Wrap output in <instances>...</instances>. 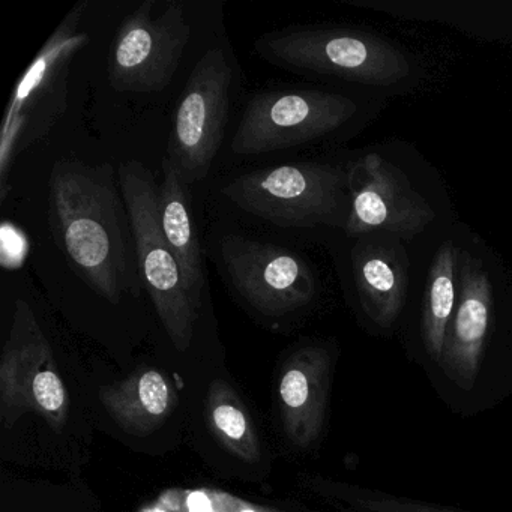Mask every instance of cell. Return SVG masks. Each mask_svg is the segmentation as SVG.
<instances>
[{"label":"cell","instance_id":"6da1fadb","mask_svg":"<svg viewBox=\"0 0 512 512\" xmlns=\"http://www.w3.org/2000/svg\"><path fill=\"white\" fill-rule=\"evenodd\" d=\"M49 223L77 275L110 304L143 289L127 205L110 164L59 160L49 178Z\"/></svg>","mask_w":512,"mask_h":512},{"label":"cell","instance_id":"7a4b0ae2","mask_svg":"<svg viewBox=\"0 0 512 512\" xmlns=\"http://www.w3.org/2000/svg\"><path fill=\"white\" fill-rule=\"evenodd\" d=\"M88 2H79L41 47L11 94L0 130V200L10 193L14 161L49 136L68 107V80L74 58L89 44L80 29Z\"/></svg>","mask_w":512,"mask_h":512},{"label":"cell","instance_id":"3957f363","mask_svg":"<svg viewBox=\"0 0 512 512\" xmlns=\"http://www.w3.org/2000/svg\"><path fill=\"white\" fill-rule=\"evenodd\" d=\"M221 193L236 208L284 229H346L350 217L349 172L334 164L253 170L227 182Z\"/></svg>","mask_w":512,"mask_h":512},{"label":"cell","instance_id":"277c9868","mask_svg":"<svg viewBox=\"0 0 512 512\" xmlns=\"http://www.w3.org/2000/svg\"><path fill=\"white\" fill-rule=\"evenodd\" d=\"M118 179L130 217L143 289L148 292L173 346L185 352L193 341L200 302L188 292L181 268L164 236L158 206L160 185L139 161L121 164Z\"/></svg>","mask_w":512,"mask_h":512},{"label":"cell","instance_id":"5b68a950","mask_svg":"<svg viewBox=\"0 0 512 512\" xmlns=\"http://www.w3.org/2000/svg\"><path fill=\"white\" fill-rule=\"evenodd\" d=\"M254 52L284 70L371 86H394L410 74L409 59L400 47L376 35L346 29L269 32L254 43Z\"/></svg>","mask_w":512,"mask_h":512},{"label":"cell","instance_id":"8992f818","mask_svg":"<svg viewBox=\"0 0 512 512\" xmlns=\"http://www.w3.org/2000/svg\"><path fill=\"white\" fill-rule=\"evenodd\" d=\"M158 7L146 0L116 29L110 53V88L122 94H155L172 83L191 38V25L182 2Z\"/></svg>","mask_w":512,"mask_h":512},{"label":"cell","instance_id":"52a82bcc","mask_svg":"<svg viewBox=\"0 0 512 512\" xmlns=\"http://www.w3.org/2000/svg\"><path fill=\"white\" fill-rule=\"evenodd\" d=\"M232 85V67L220 47H212L199 59L185 83L166 158L188 187L208 176L220 151Z\"/></svg>","mask_w":512,"mask_h":512},{"label":"cell","instance_id":"ba28073f","mask_svg":"<svg viewBox=\"0 0 512 512\" xmlns=\"http://www.w3.org/2000/svg\"><path fill=\"white\" fill-rule=\"evenodd\" d=\"M356 110L350 98L328 92H257L248 100L236 128L233 154L256 157L305 145L343 127Z\"/></svg>","mask_w":512,"mask_h":512},{"label":"cell","instance_id":"9c48e42d","mask_svg":"<svg viewBox=\"0 0 512 512\" xmlns=\"http://www.w3.org/2000/svg\"><path fill=\"white\" fill-rule=\"evenodd\" d=\"M457 308L449 323L442 358L434 367L439 388L461 406H475L490 386L488 346L493 326V286L481 260L460 253Z\"/></svg>","mask_w":512,"mask_h":512},{"label":"cell","instance_id":"30bf717a","mask_svg":"<svg viewBox=\"0 0 512 512\" xmlns=\"http://www.w3.org/2000/svg\"><path fill=\"white\" fill-rule=\"evenodd\" d=\"M67 389L59 376L52 347L34 311L19 299L13 328L0 362V416L5 428L26 412H37L56 431L68 418Z\"/></svg>","mask_w":512,"mask_h":512},{"label":"cell","instance_id":"8fae6325","mask_svg":"<svg viewBox=\"0 0 512 512\" xmlns=\"http://www.w3.org/2000/svg\"><path fill=\"white\" fill-rule=\"evenodd\" d=\"M220 251L235 292L265 316L293 313L316 295L310 266L293 251L236 235L226 236Z\"/></svg>","mask_w":512,"mask_h":512},{"label":"cell","instance_id":"7c38bea8","mask_svg":"<svg viewBox=\"0 0 512 512\" xmlns=\"http://www.w3.org/2000/svg\"><path fill=\"white\" fill-rule=\"evenodd\" d=\"M350 217L346 233H388L412 241L424 232L436 212L412 187L406 173L382 155L368 154L349 167Z\"/></svg>","mask_w":512,"mask_h":512},{"label":"cell","instance_id":"4fadbf2b","mask_svg":"<svg viewBox=\"0 0 512 512\" xmlns=\"http://www.w3.org/2000/svg\"><path fill=\"white\" fill-rule=\"evenodd\" d=\"M331 370V355L320 346L302 347L284 364L280 413L284 431L296 446L308 448L322 434Z\"/></svg>","mask_w":512,"mask_h":512},{"label":"cell","instance_id":"5bb4252c","mask_svg":"<svg viewBox=\"0 0 512 512\" xmlns=\"http://www.w3.org/2000/svg\"><path fill=\"white\" fill-rule=\"evenodd\" d=\"M353 272L359 302L368 319L391 328L407 296V256L397 241L359 242L353 250Z\"/></svg>","mask_w":512,"mask_h":512},{"label":"cell","instance_id":"9a60e30c","mask_svg":"<svg viewBox=\"0 0 512 512\" xmlns=\"http://www.w3.org/2000/svg\"><path fill=\"white\" fill-rule=\"evenodd\" d=\"M100 400L119 428L140 437L158 430L178 403L175 389L158 370H140L103 386Z\"/></svg>","mask_w":512,"mask_h":512},{"label":"cell","instance_id":"2e32d148","mask_svg":"<svg viewBox=\"0 0 512 512\" xmlns=\"http://www.w3.org/2000/svg\"><path fill=\"white\" fill-rule=\"evenodd\" d=\"M158 206L164 236L181 268L185 286L200 302L205 287V269L188 200V185L167 158L163 160V182L158 193Z\"/></svg>","mask_w":512,"mask_h":512},{"label":"cell","instance_id":"e0dca14e","mask_svg":"<svg viewBox=\"0 0 512 512\" xmlns=\"http://www.w3.org/2000/svg\"><path fill=\"white\" fill-rule=\"evenodd\" d=\"M460 251L452 242H445L434 256L422 310V343L431 364L442 358L449 323L457 308V280Z\"/></svg>","mask_w":512,"mask_h":512},{"label":"cell","instance_id":"ac0fdd59","mask_svg":"<svg viewBox=\"0 0 512 512\" xmlns=\"http://www.w3.org/2000/svg\"><path fill=\"white\" fill-rule=\"evenodd\" d=\"M206 416L215 439L245 463L260 460V442L241 398L224 380H214L206 398Z\"/></svg>","mask_w":512,"mask_h":512},{"label":"cell","instance_id":"d6986e66","mask_svg":"<svg viewBox=\"0 0 512 512\" xmlns=\"http://www.w3.org/2000/svg\"><path fill=\"white\" fill-rule=\"evenodd\" d=\"M329 496L343 505L347 512H467L454 506L422 502L410 497L395 496L385 491L371 490L359 485H325Z\"/></svg>","mask_w":512,"mask_h":512},{"label":"cell","instance_id":"ffe728a7","mask_svg":"<svg viewBox=\"0 0 512 512\" xmlns=\"http://www.w3.org/2000/svg\"><path fill=\"white\" fill-rule=\"evenodd\" d=\"M239 512H257V511H254L253 508H244V509H241V511Z\"/></svg>","mask_w":512,"mask_h":512},{"label":"cell","instance_id":"44dd1931","mask_svg":"<svg viewBox=\"0 0 512 512\" xmlns=\"http://www.w3.org/2000/svg\"><path fill=\"white\" fill-rule=\"evenodd\" d=\"M151 512H164L163 509H152Z\"/></svg>","mask_w":512,"mask_h":512}]
</instances>
